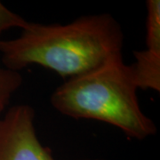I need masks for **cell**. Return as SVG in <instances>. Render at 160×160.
<instances>
[{
  "instance_id": "1",
  "label": "cell",
  "mask_w": 160,
  "mask_h": 160,
  "mask_svg": "<svg viewBox=\"0 0 160 160\" xmlns=\"http://www.w3.org/2000/svg\"><path fill=\"white\" fill-rule=\"evenodd\" d=\"M121 26L108 13L83 16L69 24L29 23L19 38L0 41V61L18 71L30 64L74 78L122 55Z\"/></svg>"
},
{
  "instance_id": "2",
  "label": "cell",
  "mask_w": 160,
  "mask_h": 160,
  "mask_svg": "<svg viewBox=\"0 0 160 160\" xmlns=\"http://www.w3.org/2000/svg\"><path fill=\"white\" fill-rule=\"evenodd\" d=\"M131 67L122 55L96 69L70 78L52 92L50 101L62 114L76 119H94L117 126L128 137L144 140L157 132L143 114Z\"/></svg>"
},
{
  "instance_id": "3",
  "label": "cell",
  "mask_w": 160,
  "mask_h": 160,
  "mask_svg": "<svg viewBox=\"0 0 160 160\" xmlns=\"http://www.w3.org/2000/svg\"><path fill=\"white\" fill-rule=\"evenodd\" d=\"M34 120V109L27 104L13 106L0 118V160H55L39 142Z\"/></svg>"
},
{
  "instance_id": "4",
  "label": "cell",
  "mask_w": 160,
  "mask_h": 160,
  "mask_svg": "<svg viewBox=\"0 0 160 160\" xmlns=\"http://www.w3.org/2000/svg\"><path fill=\"white\" fill-rule=\"evenodd\" d=\"M135 62L131 65L138 88L160 91V52L149 50L133 52Z\"/></svg>"
},
{
  "instance_id": "5",
  "label": "cell",
  "mask_w": 160,
  "mask_h": 160,
  "mask_svg": "<svg viewBox=\"0 0 160 160\" xmlns=\"http://www.w3.org/2000/svg\"><path fill=\"white\" fill-rule=\"evenodd\" d=\"M146 6V49L160 52V1L148 0Z\"/></svg>"
},
{
  "instance_id": "6",
  "label": "cell",
  "mask_w": 160,
  "mask_h": 160,
  "mask_svg": "<svg viewBox=\"0 0 160 160\" xmlns=\"http://www.w3.org/2000/svg\"><path fill=\"white\" fill-rule=\"evenodd\" d=\"M22 81L20 72L7 69L0 61V118L12 94L22 85Z\"/></svg>"
},
{
  "instance_id": "7",
  "label": "cell",
  "mask_w": 160,
  "mask_h": 160,
  "mask_svg": "<svg viewBox=\"0 0 160 160\" xmlns=\"http://www.w3.org/2000/svg\"><path fill=\"white\" fill-rule=\"evenodd\" d=\"M30 22H28L22 17L10 11L0 2V41L1 35L6 29L11 28H20L25 29Z\"/></svg>"
}]
</instances>
